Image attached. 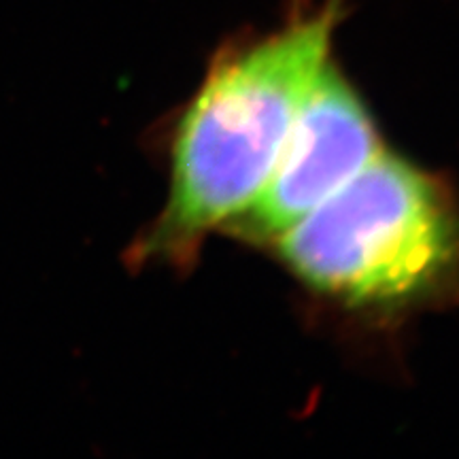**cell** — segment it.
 I'll list each match as a JSON object with an SVG mask.
<instances>
[{"mask_svg": "<svg viewBox=\"0 0 459 459\" xmlns=\"http://www.w3.org/2000/svg\"><path fill=\"white\" fill-rule=\"evenodd\" d=\"M342 15L344 0H296L273 32L217 54L177 122L169 200L136 262L187 264L260 194Z\"/></svg>", "mask_w": 459, "mask_h": 459, "instance_id": "6da1fadb", "label": "cell"}, {"mask_svg": "<svg viewBox=\"0 0 459 459\" xmlns=\"http://www.w3.org/2000/svg\"><path fill=\"white\" fill-rule=\"evenodd\" d=\"M273 243L308 290L355 311L402 313L459 294V200L385 152Z\"/></svg>", "mask_w": 459, "mask_h": 459, "instance_id": "7a4b0ae2", "label": "cell"}, {"mask_svg": "<svg viewBox=\"0 0 459 459\" xmlns=\"http://www.w3.org/2000/svg\"><path fill=\"white\" fill-rule=\"evenodd\" d=\"M381 152L368 108L328 60L291 124L271 177L226 226L234 237L273 243Z\"/></svg>", "mask_w": 459, "mask_h": 459, "instance_id": "3957f363", "label": "cell"}]
</instances>
